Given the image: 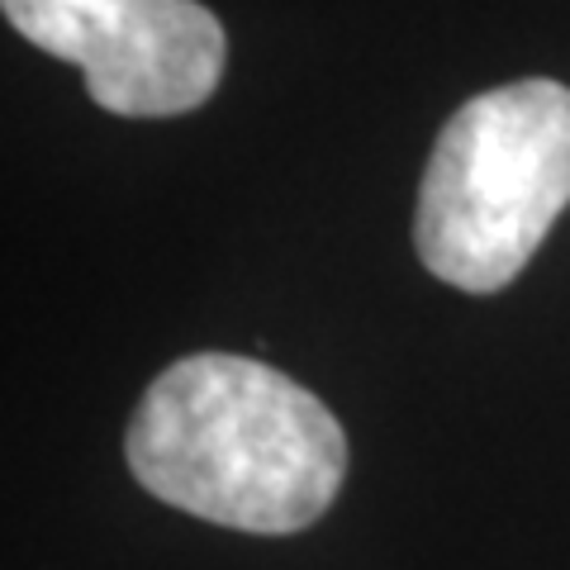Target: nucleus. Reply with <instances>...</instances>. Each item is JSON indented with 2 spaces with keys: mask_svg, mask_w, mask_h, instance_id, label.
<instances>
[{
  "mask_svg": "<svg viewBox=\"0 0 570 570\" xmlns=\"http://www.w3.org/2000/svg\"><path fill=\"white\" fill-rule=\"evenodd\" d=\"M124 456L163 504L285 538L324 519L343 490L347 433L285 371L234 352H195L142 390Z\"/></svg>",
  "mask_w": 570,
  "mask_h": 570,
  "instance_id": "1",
  "label": "nucleus"
},
{
  "mask_svg": "<svg viewBox=\"0 0 570 570\" xmlns=\"http://www.w3.org/2000/svg\"><path fill=\"white\" fill-rule=\"evenodd\" d=\"M570 205V86L528 77L471 96L428 153L414 247L438 281L494 295Z\"/></svg>",
  "mask_w": 570,
  "mask_h": 570,
  "instance_id": "2",
  "label": "nucleus"
},
{
  "mask_svg": "<svg viewBox=\"0 0 570 570\" xmlns=\"http://www.w3.org/2000/svg\"><path fill=\"white\" fill-rule=\"evenodd\" d=\"M10 29L81 67L100 110L190 115L219 91L228 39L200 0H0Z\"/></svg>",
  "mask_w": 570,
  "mask_h": 570,
  "instance_id": "3",
  "label": "nucleus"
}]
</instances>
